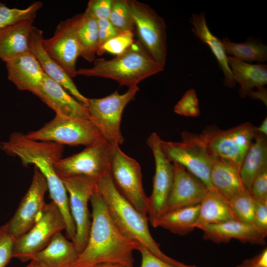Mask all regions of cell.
<instances>
[{"mask_svg": "<svg viewBox=\"0 0 267 267\" xmlns=\"http://www.w3.org/2000/svg\"><path fill=\"white\" fill-rule=\"evenodd\" d=\"M90 202L92 221L89 234L74 267H94L102 264L133 267V252L138 243L126 237L118 228L97 189Z\"/></svg>", "mask_w": 267, "mask_h": 267, "instance_id": "obj_1", "label": "cell"}, {"mask_svg": "<svg viewBox=\"0 0 267 267\" xmlns=\"http://www.w3.org/2000/svg\"><path fill=\"white\" fill-rule=\"evenodd\" d=\"M96 187L113 222L124 235L167 263L179 267L188 266L169 257L161 250L149 231L147 216L137 210L120 193L113 182L110 172L97 181Z\"/></svg>", "mask_w": 267, "mask_h": 267, "instance_id": "obj_2", "label": "cell"}, {"mask_svg": "<svg viewBox=\"0 0 267 267\" xmlns=\"http://www.w3.org/2000/svg\"><path fill=\"white\" fill-rule=\"evenodd\" d=\"M0 149L18 157L22 164H34L45 178L52 201L60 205L67 200V192L54 166L62 158L63 145L58 143L28 138L21 132L12 133L6 141L0 142Z\"/></svg>", "mask_w": 267, "mask_h": 267, "instance_id": "obj_3", "label": "cell"}, {"mask_svg": "<svg viewBox=\"0 0 267 267\" xmlns=\"http://www.w3.org/2000/svg\"><path fill=\"white\" fill-rule=\"evenodd\" d=\"M93 61L92 67L77 70L76 76L110 79L128 88L137 87L142 80L164 69L153 60L138 41L111 59L98 58Z\"/></svg>", "mask_w": 267, "mask_h": 267, "instance_id": "obj_4", "label": "cell"}, {"mask_svg": "<svg viewBox=\"0 0 267 267\" xmlns=\"http://www.w3.org/2000/svg\"><path fill=\"white\" fill-rule=\"evenodd\" d=\"M25 135L28 138L37 141L86 147L104 140L98 129L89 119L59 114H56L39 130Z\"/></svg>", "mask_w": 267, "mask_h": 267, "instance_id": "obj_5", "label": "cell"}, {"mask_svg": "<svg viewBox=\"0 0 267 267\" xmlns=\"http://www.w3.org/2000/svg\"><path fill=\"white\" fill-rule=\"evenodd\" d=\"M138 87L129 88L123 94L116 90L100 98H89L85 106L89 120L96 127L104 139L112 145L120 146L124 139L121 131L123 112L134 99Z\"/></svg>", "mask_w": 267, "mask_h": 267, "instance_id": "obj_6", "label": "cell"}, {"mask_svg": "<svg viewBox=\"0 0 267 267\" xmlns=\"http://www.w3.org/2000/svg\"><path fill=\"white\" fill-rule=\"evenodd\" d=\"M255 128L249 122L225 130L211 125L199 135L212 156L230 160L241 167L254 140Z\"/></svg>", "mask_w": 267, "mask_h": 267, "instance_id": "obj_7", "label": "cell"}, {"mask_svg": "<svg viewBox=\"0 0 267 267\" xmlns=\"http://www.w3.org/2000/svg\"><path fill=\"white\" fill-rule=\"evenodd\" d=\"M181 137V142L161 140L165 155L171 162L183 166L208 188H213L210 176L215 158L209 153L199 134L183 132Z\"/></svg>", "mask_w": 267, "mask_h": 267, "instance_id": "obj_8", "label": "cell"}, {"mask_svg": "<svg viewBox=\"0 0 267 267\" xmlns=\"http://www.w3.org/2000/svg\"><path fill=\"white\" fill-rule=\"evenodd\" d=\"M116 146L105 140L87 146L78 153L60 159L54 165L55 172L60 178L83 176L98 181L110 172Z\"/></svg>", "mask_w": 267, "mask_h": 267, "instance_id": "obj_9", "label": "cell"}, {"mask_svg": "<svg viewBox=\"0 0 267 267\" xmlns=\"http://www.w3.org/2000/svg\"><path fill=\"white\" fill-rule=\"evenodd\" d=\"M66 228L64 217L58 207L53 201L46 204L35 224L16 239L13 258L22 262L30 261L49 244L55 234L65 230Z\"/></svg>", "mask_w": 267, "mask_h": 267, "instance_id": "obj_10", "label": "cell"}, {"mask_svg": "<svg viewBox=\"0 0 267 267\" xmlns=\"http://www.w3.org/2000/svg\"><path fill=\"white\" fill-rule=\"evenodd\" d=\"M138 42L158 64L164 68L167 57L166 26L164 20L149 5L128 0Z\"/></svg>", "mask_w": 267, "mask_h": 267, "instance_id": "obj_11", "label": "cell"}, {"mask_svg": "<svg viewBox=\"0 0 267 267\" xmlns=\"http://www.w3.org/2000/svg\"><path fill=\"white\" fill-rule=\"evenodd\" d=\"M110 172L120 193L137 210L147 216L148 197L143 187L140 166L135 159L126 154L120 146L115 147Z\"/></svg>", "mask_w": 267, "mask_h": 267, "instance_id": "obj_12", "label": "cell"}, {"mask_svg": "<svg viewBox=\"0 0 267 267\" xmlns=\"http://www.w3.org/2000/svg\"><path fill=\"white\" fill-rule=\"evenodd\" d=\"M69 194V207L76 227L73 241L80 253L85 248L89 234L91 221L88 203L96 190L97 180L83 176L61 178Z\"/></svg>", "mask_w": 267, "mask_h": 267, "instance_id": "obj_13", "label": "cell"}, {"mask_svg": "<svg viewBox=\"0 0 267 267\" xmlns=\"http://www.w3.org/2000/svg\"><path fill=\"white\" fill-rule=\"evenodd\" d=\"M161 139L152 133L147 140L155 163L153 189L148 197V219L151 225L157 227L158 222L164 213L167 199L173 179V163L167 158L161 146Z\"/></svg>", "mask_w": 267, "mask_h": 267, "instance_id": "obj_14", "label": "cell"}, {"mask_svg": "<svg viewBox=\"0 0 267 267\" xmlns=\"http://www.w3.org/2000/svg\"><path fill=\"white\" fill-rule=\"evenodd\" d=\"M47 190L45 178L34 166L30 186L14 215L7 222L9 231L16 239L26 233L40 219L46 204L44 196Z\"/></svg>", "mask_w": 267, "mask_h": 267, "instance_id": "obj_15", "label": "cell"}, {"mask_svg": "<svg viewBox=\"0 0 267 267\" xmlns=\"http://www.w3.org/2000/svg\"><path fill=\"white\" fill-rule=\"evenodd\" d=\"M79 14L61 21L54 35L42 41L46 52L71 78L76 76V64L80 49L76 33Z\"/></svg>", "mask_w": 267, "mask_h": 267, "instance_id": "obj_16", "label": "cell"}, {"mask_svg": "<svg viewBox=\"0 0 267 267\" xmlns=\"http://www.w3.org/2000/svg\"><path fill=\"white\" fill-rule=\"evenodd\" d=\"M172 163L173 179L164 213L200 204L208 189L203 182L183 166L176 162Z\"/></svg>", "mask_w": 267, "mask_h": 267, "instance_id": "obj_17", "label": "cell"}, {"mask_svg": "<svg viewBox=\"0 0 267 267\" xmlns=\"http://www.w3.org/2000/svg\"><path fill=\"white\" fill-rule=\"evenodd\" d=\"M42 30L33 26L29 34V51L34 55L44 73L55 81L78 101L86 105L88 98L84 96L78 90L72 78L44 50L43 44Z\"/></svg>", "mask_w": 267, "mask_h": 267, "instance_id": "obj_18", "label": "cell"}, {"mask_svg": "<svg viewBox=\"0 0 267 267\" xmlns=\"http://www.w3.org/2000/svg\"><path fill=\"white\" fill-rule=\"evenodd\" d=\"M8 79L20 90L35 94L44 76L37 59L29 51L5 62Z\"/></svg>", "mask_w": 267, "mask_h": 267, "instance_id": "obj_19", "label": "cell"}, {"mask_svg": "<svg viewBox=\"0 0 267 267\" xmlns=\"http://www.w3.org/2000/svg\"><path fill=\"white\" fill-rule=\"evenodd\" d=\"M36 95L54 110L56 114L89 119L85 105L69 94L60 84L46 75Z\"/></svg>", "mask_w": 267, "mask_h": 267, "instance_id": "obj_20", "label": "cell"}, {"mask_svg": "<svg viewBox=\"0 0 267 267\" xmlns=\"http://www.w3.org/2000/svg\"><path fill=\"white\" fill-rule=\"evenodd\" d=\"M203 237L217 243H226L236 239L242 243L263 245L266 244L263 238L255 227L250 224L233 220L223 222L211 224L201 229Z\"/></svg>", "mask_w": 267, "mask_h": 267, "instance_id": "obj_21", "label": "cell"}, {"mask_svg": "<svg viewBox=\"0 0 267 267\" xmlns=\"http://www.w3.org/2000/svg\"><path fill=\"white\" fill-rule=\"evenodd\" d=\"M79 254L73 242L61 232L55 234L31 260L42 267H74Z\"/></svg>", "mask_w": 267, "mask_h": 267, "instance_id": "obj_22", "label": "cell"}, {"mask_svg": "<svg viewBox=\"0 0 267 267\" xmlns=\"http://www.w3.org/2000/svg\"><path fill=\"white\" fill-rule=\"evenodd\" d=\"M240 169L239 166L230 160L215 158L211 172V183L228 200L247 191L242 182Z\"/></svg>", "mask_w": 267, "mask_h": 267, "instance_id": "obj_23", "label": "cell"}, {"mask_svg": "<svg viewBox=\"0 0 267 267\" xmlns=\"http://www.w3.org/2000/svg\"><path fill=\"white\" fill-rule=\"evenodd\" d=\"M34 20H22L0 31V60L6 62L29 51V37Z\"/></svg>", "mask_w": 267, "mask_h": 267, "instance_id": "obj_24", "label": "cell"}, {"mask_svg": "<svg viewBox=\"0 0 267 267\" xmlns=\"http://www.w3.org/2000/svg\"><path fill=\"white\" fill-rule=\"evenodd\" d=\"M236 220L228 200L214 187L208 188L200 203L195 228Z\"/></svg>", "mask_w": 267, "mask_h": 267, "instance_id": "obj_25", "label": "cell"}, {"mask_svg": "<svg viewBox=\"0 0 267 267\" xmlns=\"http://www.w3.org/2000/svg\"><path fill=\"white\" fill-rule=\"evenodd\" d=\"M233 79L240 85L239 92L245 97L256 88L264 87L267 83L266 64H253L231 56H227Z\"/></svg>", "mask_w": 267, "mask_h": 267, "instance_id": "obj_26", "label": "cell"}, {"mask_svg": "<svg viewBox=\"0 0 267 267\" xmlns=\"http://www.w3.org/2000/svg\"><path fill=\"white\" fill-rule=\"evenodd\" d=\"M193 27V34L202 42L207 44L216 57L224 77L225 86L232 88L236 83L234 81L228 64L227 55L219 39L210 31L207 24L205 13L194 14L190 20Z\"/></svg>", "mask_w": 267, "mask_h": 267, "instance_id": "obj_27", "label": "cell"}, {"mask_svg": "<svg viewBox=\"0 0 267 267\" xmlns=\"http://www.w3.org/2000/svg\"><path fill=\"white\" fill-rule=\"evenodd\" d=\"M266 167H267V136L255 131L254 140L243 159L240 169L242 182L249 193L254 179Z\"/></svg>", "mask_w": 267, "mask_h": 267, "instance_id": "obj_28", "label": "cell"}, {"mask_svg": "<svg viewBox=\"0 0 267 267\" xmlns=\"http://www.w3.org/2000/svg\"><path fill=\"white\" fill-rule=\"evenodd\" d=\"M199 210L200 204L167 212L159 219L157 227H161L180 235L187 234L195 228Z\"/></svg>", "mask_w": 267, "mask_h": 267, "instance_id": "obj_29", "label": "cell"}, {"mask_svg": "<svg viewBox=\"0 0 267 267\" xmlns=\"http://www.w3.org/2000/svg\"><path fill=\"white\" fill-rule=\"evenodd\" d=\"M76 33L80 56L89 62L93 61L98 46L97 20L85 12L79 14Z\"/></svg>", "mask_w": 267, "mask_h": 267, "instance_id": "obj_30", "label": "cell"}, {"mask_svg": "<svg viewBox=\"0 0 267 267\" xmlns=\"http://www.w3.org/2000/svg\"><path fill=\"white\" fill-rule=\"evenodd\" d=\"M224 51L241 61L264 62L267 60V46L253 38L240 43L232 42L227 38L221 40Z\"/></svg>", "mask_w": 267, "mask_h": 267, "instance_id": "obj_31", "label": "cell"}, {"mask_svg": "<svg viewBox=\"0 0 267 267\" xmlns=\"http://www.w3.org/2000/svg\"><path fill=\"white\" fill-rule=\"evenodd\" d=\"M43 5L42 2L36 1L25 8L19 9L9 8L0 2V31L22 20L35 19Z\"/></svg>", "mask_w": 267, "mask_h": 267, "instance_id": "obj_32", "label": "cell"}, {"mask_svg": "<svg viewBox=\"0 0 267 267\" xmlns=\"http://www.w3.org/2000/svg\"><path fill=\"white\" fill-rule=\"evenodd\" d=\"M236 220L254 225L256 201L245 191L228 200Z\"/></svg>", "mask_w": 267, "mask_h": 267, "instance_id": "obj_33", "label": "cell"}, {"mask_svg": "<svg viewBox=\"0 0 267 267\" xmlns=\"http://www.w3.org/2000/svg\"><path fill=\"white\" fill-rule=\"evenodd\" d=\"M108 20L121 32L133 31L134 29L128 0H113Z\"/></svg>", "mask_w": 267, "mask_h": 267, "instance_id": "obj_34", "label": "cell"}, {"mask_svg": "<svg viewBox=\"0 0 267 267\" xmlns=\"http://www.w3.org/2000/svg\"><path fill=\"white\" fill-rule=\"evenodd\" d=\"M134 42L133 31L122 32L102 45L97 49L96 54L101 55L107 52L116 56L126 50Z\"/></svg>", "mask_w": 267, "mask_h": 267, "instance_id": "obj_35", "label": "cell"}, {"mask_svg": "<svg viewBox=\"0 0 267 267\" xmlns=\"http://www.w3.org/2000/svg\"><path fill=\"white\" fill-rule=\"evenodd\" d=\"M175 113L186 117H196L200 114L198 99L196 91H186L174 108Z\"/></svg>", "mask_w": 267, "mask_h": 267, "instance_id": "obj_36", "label": "cell"}, {"mask_svg": "<svg viewBox=\"0 0 267 267\" xmlns=\"http://www.w3.org/2000/svg\"><path fill=\"white\" fill-rule=\"evenodd\" d=\"M15 240L9 231L7 223L0 227V267H6L13 258Z\"/></svg>", "mask_w": 267, "mask_h": 267, "instance_id": "obj_37", "label": "cell"}, {"mask_svg": "<svg viewBox=\"0 0 267 267\" xmlns=\"http://www.w3.org/2000/svg\"><path fill=\"white\" fill-rule=\"evenodd\" d=\"M250 194L256 201H267V167L261 170L254 179Z\"/></svg>", "mask_w": 267, "mask_h": 267, "instance_id": "obj_38", "label": "cell"}, {"mask_svg": "<svg viewBox=\"0 0 267 267\" xmlns=\"http://www.w3.org/2000/svg\"><path fill=\"white\" fill-rule=\"evenodd\" d=\"M113 0H90L85 12L97 20L109 19Z\"/></svg>", "mask_w": 267, "mask_h": 267, "instance_id": "obj_39", "label": "cell"}, {"mask_svg": "<svg viewBox=\"0 0 267 267\" xmlns=\"http://www.w3.org/2000/svg\"><path fill=\"white\" fill-rule=\"evenodd\" d=\"M136 250L139 252L141 257L140 267H179L162 260L139 244L137 245ZM187 267H197L188 265Z\"/></svg>", "mask_w": 267, "mask_h": 267, "instance_id": "obj_40", "label": "cell"}, {"mask_svg": "<svg viewBox=\"0 0 267 267\" xmlns=\"http://www.w3.org/2000/svg\"><path fill=\"white\" fill-rule=\"evenodd\" d=\"M254 226L262 236L267 235V201H256Z\"/></svg>", "mask_w": 267, "mask_h": 267, "instance_id": "obj_41", "label": "cell"}, {"mask_svg": "<svg viewBox=\"0 0 267 267\" xmlns=\"http://www.w3.org/2000/svg\"><path fill=\"white\" fill-rule=\"evenodd\" d=\"M97 26L98 49L110 39L122 32L115 27L108 19L97 20Z\"/></svg>", "mask_w": 267, "mask_h": 267, "instance_id": "obj_42", "label": "cell"}, {"mask_svg": "<svg viewBox=\"0 0 267 267\" xmlns=\"http://www.w3.org/2000/svg\"><path fill=\"white\" fill-rule=\"evenodd\" d=\"M236 267H267V248L257 256L244 261Z\"/></svg>", "mask_w": 267, "mask_h": 267, "instance_id": "obj_43", "label": "cell"}, {"mask_svg": "<svg viewBox=\"0 0 267 267\" xmlns=\"http://www.w3.org/2000/svg\"><path fill=\"white\" fill-rule=\"evenodd\" d=\"M248 95L252 98L259 99L267 105V89L264 87L257 88L251 91Z\"/></svg>", "mask_w": 267, "mask_h": 267, "instance_id": "obj_44", "label": "cell"}, {"mask_svg": "<svg viewBox=\"0 0 267 267\" xmlns=\"http://www.w3.org/2000/svg\"><path fill=\"white\" fill-rule=\"evenodd\" d=\"M255 131L259 134H261L267 136V118H266L262 122L260 126L258 127H255Z\"/></svg>", "mask_w": 267, "mask_h": 267, "instance_id": "obj_45", "label": "cell"}, {"mask_svg": "<svg viewBox=\"0 0 267 267\" xmlns=\"http://www.w3.org/2000/svg\"><path fill=\"white\" fill-rule=\"evenodd\" d=\"M94 267H126L125 266L114 264H102L95 266Z\"/></svg>", "mask_w": 267, "mask_h": 267, "instance_id": "obj_46", "label": "cell"}, {"mask_svg": "<svg viewBox=\"0 0 267 267\" xmlns=\"http://www.w3.org/2000/svg\"><path fill=\"white\" fill-rule=\"evenodd\" d=\"M24 267H42L34 260H31L30 263Z\"/></svg>", "mask_w": 267, "mask_h": 267, "instance_id": "obj_47", "label": "cell"}]
</instances>
